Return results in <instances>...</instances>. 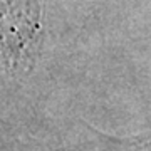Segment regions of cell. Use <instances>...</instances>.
Wrapping results in <instances>:
<instances>
[{"label": "cell", "instance_id": "cell-1", "mask_svg": "<svg viewBox=\"0 0 151 151\" xmlns=\"http://www.w3.org/2000/svg\"><path fill=\"white\" fill-rule=\"evenodd\" d=\"M42 34L39 0H0V60L12 70L35 62Z\"/></svg>", "mask_w": 151, "mask_h": 151}, {"label": "cell", "instance_id": "cell-2", "mask_svg": "<svg viewBox=\"0 0 151 151\" xmlns=\"http://www.w3.org/2000/svg\"><path fill=\"white\" fill-rule=\"evenodd\" d=\"M50 151H65V150H50Z\"/></svg>", "mask_w": 151, "mask_h": 151}]
</instances>
